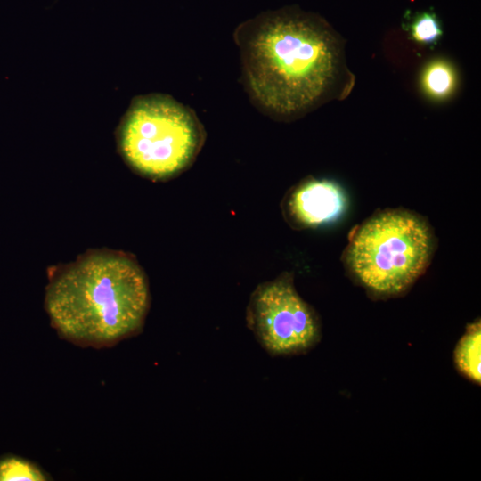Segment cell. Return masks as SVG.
<instances>
[{
	"label": "cell",
	"instance_id": "cell-1",
	"mask_svg": "<svg viewBox=\"0 0 481 481\" xmlns=\"http://www.w3.org/2000/svg\"><path fill=\"white\" fill-rule=\"evenodd\" d=\"M253 104L291 120L334 96L346 69L342 45L319 15L288 7L260 13L233 33Z\"/></svg>",
	"mask_w": 481,
	"mask_h": 481
},
{
	"label": "cell",
	"instance_id": "cell-2",
	"mask_svg": "<svg viewBox=\"0 0 481 481\" xmlns=\"http://www.w3.org/2000/svg\"><path fill=\"white\" fill-rule=\"evenodd\" d=\"M45 301L61 338L80 346L102 348L141 331L150 290L133 257L97 250L54 269Z\"/></svg>",
	"mask_w": 481,
	"mask_h": 481
},
{
	"label": "cell",
	"instance_id": "cell-3",
	"mask_svg": "<svg viewBox=\"0 0 481 481\" xmlns=\"http://www.w3.org/2000/svg\"><path fill=\"white\" fill-rule=\"evenodd\" d=\"M436 249L428 222L416 213H375L352 234L344 252L346 270L371 295L399 296L425 273Z\"/></svg>",
	"mask_w": 481,
	"mask_h": 481
},
{
	"label": "cell",
	"instance_id": "cell-4",
	"mask_svg": "<svg viewBox=\"0 0 481 481\" xmlns=\"http://www.w3.org/2000/svg\"><path fill=\"white\" fill-rule=\"evenodd\" d=\"M205 139V129L195 112L163 94L135 98L118 130L126 161L154 180L174 177L190 167Z\"/></svg>",
	"mask_w": 481,
	"mask_h": 481
},
{
	"label": "cell",
	"instance_id": "cell-5",
	"mask_svg": "<svg viewBox=\"0 0 481 481\" xmlns=\"http://www.w3.org/2000/svg\"><path fill=\"white\" fill-rule=\"evenodd\" d=\"M246 321L260 345L273 355L305 352L321 338L319 318L298 295L289 273L255 289Z\"/></svg>",
	"mask_w": 481,
	"mask_h": 481
},
{
	"label": "cell",
	"instance_id": "cell-6",
	"mask_svg": "<svg viewBox=\"0 0 481 481\" xmlns=\"http://www.w3.org/2000/svg\"><path fill=\"white\" fill-rule=\"evenodd\" d=\"M346 205V196L338 183L311 178L288 192L282 203V212L292 227L313 228L338 219Z\"/></svg>",
	"mask_w": 481,
	"mask_h": 481
},
{
	"label": "cell",
	"instance_id": "cell-7",
	"mask_svg": "<svg viewBox=\"0 0 481 481\" xmlns=\"http://www.w3.org/2000/svg\"><path fill=\"white\" fill-rule=\"evenodd\" d=\"M420 85L425 94L434 101L449 98L457 86V73L453 65L444 59L429 61L421 73Z\"/></svg>",
	"mask_w": 481,
	"mask_h": 481
},
{
	"label": "cell",
	"instance_id": "cell-8",
	"mask_svg": "<svg viewBox=\"0 0 481 481\" xmlns=\"http://www.w3.org/2000/svg\"><path fill=\"white\" fill-rule=\"evenodd\" d=\"M481 325L479 321L469 324L455 351L454 361L458 370L467 378L480 384Z\"/></svg>",
	"mask_w": 481,
	"mask_h": 481
},
{
	"label": "cell",
	"instance_id": "cell-9",
	"mask_svg": "<svg viewBox=\"0 0 481 481\" xmlns=\"http://www.w3.org/2000/svg\"><path fill=\"white\" fill-rule=\"evenodd\" d=\"M412 39L419 44L434 46L443 35L441 22L433 12H417L406 23Z\"/></svg>",
	"mask_w": 481,
	"mask_h": 481
},
{
	"label": "cell",
	"instance_id": "cell-10",
	"mask_svg": "<svg viewBox=\"0 0 481 481\" xmlns=\"http://www.w3.org/2000/svg\"><path fill=\"white\" fill-rule=\"evenodd\" d=\"M49 476L37 465L23 458L5 455L0 458V481H45Z\"/></svg>",
	"mask_w": 481,
	"mask_h": 481
}]
</instances>
